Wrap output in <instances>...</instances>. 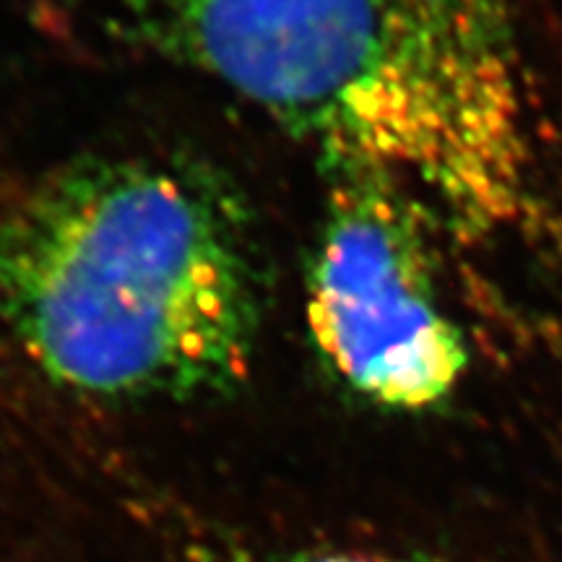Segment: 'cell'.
Returning a JSON list of instances; mask_svg holds the SVG:
<instances>
[{
	"label": "cell",
	"mask_w": 562,
	"mask_h": 562,
	"mask_svg": "<svg viewBox=\"0 0 562 562\" xmlns=\"http://www.w3.org/2000/svg\"><path fill=\"white\" fill-rule=\"evenodd\" d=\"M110 42L199 74L389 172L463 240L526 211L531 133L505 0H70Z\"/></svg>",
	"instance_id": "cell-1"
},
{
	"label": "cell",
	"mask_w": 562,
	"mask_h": 562,
	"mask_svg": "<svg viewBox=\"0 0 562 562\" xmlns=\"http://www.w3.org/2000/svg\"><path fill=\"white\" fill-rule=\"evenodd\" d=\"M266 277L237 193L133 154L47 175L0 216V321L63 389L167 402L245 381Z\"/></svg>",
	"instance_id": "cell-2"
},
{
	"label": "cell",
	"mask_w": 562,
	"mask_h": 562,
	"mask_svg": "<svg viewBox=\"0 0 562 562\" xmlns=\"http://www.w3.org/2000/svg\"><path fill=\"white\" fill-rule=\"evenodd\" d=\"M435 224L393 175L331 170L305 277L307 334L336 381L383 409H435L469 370L438 284Z\"/></svg>",
	"instance_id": "cell-3"
},
{
	"label": "cell",
	"mask_w": 562,
	"mask_h": 562,
	"mask_svg": "<svg viewBox=\"0 0 562 562\" xmlns=\"http://www.w3.org/2000/svg\"><path fill=\"white\" fill-rule=\"evenodd\" d=\"M302 562H391V560H383L378 558V554H364V552H323V554H313V558Z\"/></svg>",
	"instance_id": "cell-4"
}]
</instances>
